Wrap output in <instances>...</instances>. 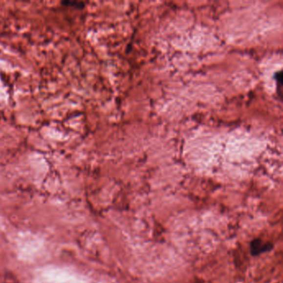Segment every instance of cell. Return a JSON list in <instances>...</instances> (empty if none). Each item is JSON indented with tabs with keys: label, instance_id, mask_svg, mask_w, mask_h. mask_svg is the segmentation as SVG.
<instances>
[{
	"label": "cell",
	"instance_id": "cell-1",
	"mask_svg": "<svg viewBox=\"0 0 283 283\" xmlns=\"http://www.w3.org/2000/svg\"><path fill=\"white\" fill-rule=\"evenodd\" d=\"M271 244L269 242H266L261 239H255L252 242L251 248L252 253L253 254H260V253H265L266 251L271 250Z\"/></svg>",
	"mask_w": 283,
	"mask_h": 283
},
{
	"label": "cell",
	"instance_id": "cell-2",
	"mask_svg": "<svg viewBox=\"0 0 283 283\" xmlns=\"http://www.w3.org/2000/svg\"><path fill=\"white\" fill-rule=\"evenodd\" d=\"M63 4H65V5L66 6H71V7H73V8H84V3H82V2H77V1H75V2H69V1H66V2H64Z\"/></svg>",
	"mask_w": 283,
	"mask_h": 283
}]
</instances>
